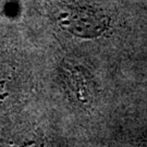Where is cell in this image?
Instances as JSON below:
<instances>
[{
	"instance_id": "cell-1",
	"label": "cell",
	"mask_w": 147,
	"mask_h": 147,
	"mask_svg": "<svg viewBox=\"0 0 147 147\" xmlns=\"http://www.w3.org/2000/svg\"><path fill=\"white\" fill-rule=\"evenodd\" d=\"M51 16L59 28L81 39H97L112 28L110 14L93 3L58 0L53 3Z\"/></svg>"
},
{
	"instance_id": "cell-2",
	"label": "cell",
	"mask_w": 147,
	"mask_h": 147,
	"mask_svg": "<svg viewBox=\"0 0 147 147\" xmlns=\"http://www.w3.org/2000/svg\"><path fill=\"white\" fill-rule=\"evenodd\" d=\"M62 78L71 99L84 109L94 106L97 97L95 76L84 64L70 61L64 63Z\"/></svg>"
},
{
	"instance_id": "cell-3",
	"label": "cell",
	"mask_w": 147,
	"mask_h": 147,
	"mask_svg": "<svg viewBox=\"0 0 147 147\" xmlns=\"http://www.w3.org/2000/svg\"><path fill=\"white\" fill-rule=\"evenodd\" d=\"M144 1H145V2H147V0H144Z\"/></svg>"
}]
</instances>
